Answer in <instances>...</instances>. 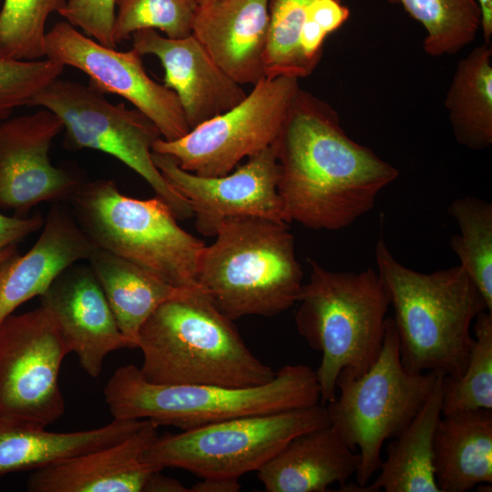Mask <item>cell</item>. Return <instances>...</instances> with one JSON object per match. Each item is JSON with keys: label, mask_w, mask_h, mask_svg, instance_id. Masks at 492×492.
I'll return each mask as SVG.
<instances>
[{"label": "cell", "mask_w": 492, "mask_h": 492, "mask_svg": "<svg viewBox=\"0 0 492 492\" xmlns=\"http://www.w3.org/2000/svg\"><path fill=\"white\" fill-rule=\"evenodd\" d=\"M69 353L84 371L97 377L105 358L132 343L120 332L110 306L88 265H71L40 297Z\"/></svg>", "instance_id": "obj_16"}, {"label": "cell", "mask_w": 492, "mask_h": 492, "mask_svg": "<svg viewBox=\"0 0 492 492\" xmlns=\"http://www.w3.org/2000/svg\"><path fill=\"white\" fill-rule=\"evenodd\" d=\"M30 107H41L57 116L68 149H89L113 156L142 177L178 220L193 217L187 200L153 161L152 147L161 134L143 113L122 103L112 104L89 85L59 77L41 90Z\"/></svg>", "instance_id": "obj_10"}, {"label": "cell", "mask_w": 492, "mask_h": 492, "mask_svg": "<svg viewBox=\"0 0 492 492\" xmlns=\"http://www.w3.org/2000/svg\"><path fill=\"white\" fill-rule=\"evenodd\" d=\"M117 0H67L58 12L67 22L99 44L116 48L112 31Z\"/></svg>", "instance_id": "obj_34"}, {"label": "cell", "mask_w": 492, "mask_h": 492, "mask_svg": "<svg viewBox=\"0 0 492 492\" xmlns=\"http://www.w3.org/2000/svg\"><path fill=\"white\" fill-rule=\"evenodd\" d=\"M399 4L425 30L424 51L454 55L471 44L481 27L477 0H388Z\"/></svg>", "instance_id": "obj_28"}, {"label": "cell", "mask_w": 492, "mask_h": 492, "mask_svg": "<svg viewBox=\"0 0 492 492\" xmlns=\"http://www.w3.org/2000/svg\"><path fill=\"white\" fill-rule=\"evenodd\" d=\"M149 419H116L101 427L56 433L0 419V477L36 470L96 450L132 435Z\"/></svg>", "instance_id": "obj_22"}, {"label": "cell", "mask_w": 492, "mask_h": 492, "mask_svg": "<svg viewBox=\"0 0 492 492\" xmlns=\"http://www.w3.org/2000/svg\"><path fill=\"white\" fill-rule=\"evenodd\" d=\"M138 348L139 372L153 384L249 387L276 374L200 286L159 305L142 325Z\"/></svg>", "instance_id": "obj_3"}, {"label": "cell", "mask_w": 492, "mask_h": 492, "mask_svg": "<svg viewBox=\"0 0 492 492\" xmlns=\"http://www.w3.org/2000/svg\"><path fill=\"white\" fill-rule=\"evenodd\" d=\"M443 378L438 374L425 402L387 447L370 492H439L434 470V441L442 416Z\"/></svg>", "instance_id": "obj_24"}, {"label": "cell", "mask_w": 492, "mask_h": 492, "mask_svg": "<svg viewBox=\"0 0 492 492\" xmlns=\"http://www.w3.org/2000/svg\"><path fill=\"white\" fill-rule=\"evenodd\" d=\"M95 248L76 219L54 206L30 250L0 264V324L24 302L41 297L66 269L87 261Z\"/></svg>", "instance_id": "obj_19"}, {"label": "cell", "mask_w": 492, "mask_h": 492, "mask_svg": "<svg viewBox=\"0 0 492 492\" xmlns=\"http://www.w3.org/2000/svg\"><path fill=\"white\" fill-rule=\"evenodd\" d=\"M159 472L151 475L144 487V492H190L179 480L162 476Z\"/></svg>", "instance_id": "obj_37"}, {"label": "cell", "mask_w": 492, "mask_h": 492, "mask_svg": "<svg viewBox=\"0 0 492 492\" xmlns=\"http://www.w3.org/2000/svg\"><path fill=\"white\" fill-rule=\"evenodd\" d=\"M87 261L103 290L120 332L134 348H138L142 325L156 309L191 289L174 287L139 266L98 247L93 250Z\"/></svg>", "instance_id": "obj_25"}, {"label": "cell", "mask_w": 492, "mask_h": 492, "mask_svg": "<svg viewBox=\"0 0 492 492\" xmlns=\"http://www.w3.org/2000/svg\"><path fill=\"white\" fill-rule=\"evenodd\" d=\"M360 455L330 425L289 441L258 471L268 492H325L356 473Z\"/></svg>", "instance_id": "obj_21"}, {"label": "cell", "mask_w": 492, "mask_h": 492, "mask_svg": "<svg viewBox=\"0 0 492 492\" xmlns=\"http://www.w3.org/2000/svg\"><path fill=\"white\" fill-rule=\"evenodd\" d=\"M481 9V27L484 43L492 46V0H477Z\"/></svg>", "instance_id": "obj_38"}, {"label": "cell", "mask_w": 492, "mask_h": 492, "mask_svg": "<svg viewBox=\"0 0 492 492\" xmlns=\"http://www.w3.org/2000/svg\"><path fill=\"white\" fill-rule=\"evenodd\" d=\"M439 492H466L492 484V409L442 415L434 441Z\"/></svg>", "instance_id": "obj_23"}, {"label": "cell", "mask_w": 492, "mask_h": 492, "mask_svg": "<svg viewBox=\"0 0 492 492\" xmlns=\"http://www.w3.org/2000/svg\"><path fill=\"white\" fill-rule=\"evenodd\" d=\"M300 88L295 77H264L239 104L179 138H159L152 151L172 157L199 176L226 175L243 159L272 146Z\"/></svg>", "instance_id": "obj_11"}, {"label": "cell", "mask_w": 492, "mask_h": 492, "mask_svg": "<svg viewBox=\"0 0 492 492\" xmlns=\"http://www.w3.org/2000/svg\"><path fill=\"white\" fill-rule=\"evenodd\" d=\"M44 222L38 214L31 217L7 216L0 212V253L41 229Z\"/></svg>", "instance_id": "obj_35"}, {"label": "cell", "mask_w": 492, "mask_h": 492, "mask_svg": "<svg viewBox=\"0 0 492 492\" xmlns=\"http://www.w3.org/2000/svg\"><path fill=\"white\" fill-rule=\"evenodd\" d=\"M241 488L239 478L210 477H201L189 488L190 492H238Z\"/></svg>", "instance_id": "obj_36"}, {"label": "cell", "mask_w": 492, "mask_h": 492, "mask_svg": "<svg viewBox=\"0 0 492 492\" xmlns=\"http://www.w3.org/2000/svg\"><path fill=\"white\" fill-rule=\"evenodd\" d=\"M46 56L82 71L99 92L129 101L157 126L163 139L174 140L190 130L177 95L148 75L135 49L105 46L60 21L46 33Z\"/></svg>", "instance_id": "obj_13"}, {"label": "cell", "mask_w": 492, "mask_h": 492, "mask_svg": "<svg viewBox=\"0 0 492 492\" xmlns=\"http://www.w3.org/2000/svg\"><path fill=\"white\" fill-rule=\"evenodd\" d=\"M75 219L92 243L178 288L199 286L204 242L183 230L159 197L123 194L110 179L82 182L72 197Z\"/></svg>", "instance_id": "obj_7"}, {"label": "cell", "mask_w": 492, "mask_h": 492, "mask_svg": "<svg viewBox=\"0 0 492 492\" xmlns=\"http://www.w3.org/2000/svg\"><path fill=\"white\" fill-rule=\"evenodd\" d=\"M104 396L113 418L149 419L181 431L321 404L315 371L302 364H287L271 381L249 387L153 384L127 364L108 379Z\"/></svg>", "instance_id": "obj_6"}, {"label": "cell", "mask_w": 492, "mask_h": 492, "mask_svg": "<svg viewBox=\"0 0 492 492\" xmlns=\"http://www.w3.org/2000/svg\"><path fill=\"white\" fill-rule=\"evenodd\" d=\"M330 425L325 405L232 418L158 436L144 460L200 477L258 471L295 436Z\"/></svg>", "instance_id": "obj_9"}, {"label": "cell", "mask_w": 492, "mask_h": 492, "mask_svg": "<svg viewBox=\"0 0 492 492\" xmlns=\"http://www.w3.org/2000/svg\"><path fill=\"white\" fill-rule=\"evenodd\" d=\"M159 425H146L115 444L36 469L26 488L31 492H140L159 466L144 460Z\"/></svg>", "instance_id": "obj_18"}, {"label": "cell", "mask_w": 492, "mask_h": 492, "mask_svg": "<svg viewBox=\"0 0 492 492\" xmlns=\"http://www.w3.org/2000/svg\"><path fill=\"white\" fill-rule=\"evenodd\" d=\"M199 6L196 0H117L113 40L118 45L142 29L186 37L192 34Z\"/></svg>", "instance_id": "obj_31"}, {"label": "cell", "mask_w": 492, "mask_h": 492, "mask_svg": "<svg viewBox=\"0 0 492 492\" xmlns=\"http://www.w3.org/2000/svg\"><path fill=\"white\" fill-rule=\"evenodd\" d=\"M438 374L412 372L404 365L394 320L387 318L383 344L372 366L358 377L338 375L339 395L326 409L330 425L351 448H358V485H367L378 471L384 442L398 436L415 417Z\"/></svg>", "instance_id": "obj_8"}, {"label": "cell", "mask_w": 492, "mask_h": 492, "mask_svg": "<svg viewBox=\"0 0 492 492\" xmlns=\"http://www.w3.org/2000/svg\"><path fill=\"white\" fill-rule=\"evenodd\" d=\"M310 275L300 290L295 313L298 333L322 354L315 371L320 403L336 397L340 374H364L377 358L390 306L377 271L333 272L308 260Z\"/></svg>", "instance_id": "obj_4"}, {"label": "cell", "mask_w": 492, "mask_h": 492, "mask_svg": "<svg viewBox=\"0 0 492 492\" xmlns=\"http://www.w3.org/2000/svg\"><path fill=\"white\" fill-rule=\"evenodd\" d=\"M65 67L49 58L16 60L0 56V121L20 107H30L34 97L59 77Z\"/></svg>", "instance_id": "obj_33"}, {"label": "cell", "mask_w": 492, "mask_h": 492, "mask_svg": "<svg viewBox=\"0 0 492 492\" xmlns=\"http://www.w3.org/2000/svg\"><path fill=\"white\" fill-rule=\"evenodd\" d=\"M447 211L459 228L450 247L492 313V204L464 196L454 200Z\"/></svg>", "instance_id": "obj_27"}, {"label": "cell", "mask_w": 492, "mask_h": 492, "mask_svg": "<svg viewBox=\"0 0 492 492\" xmlns=\"http://www.w3.org/2000/svg\"><path fill=\"white\" fill-rule=\"evenodd\" d=\"M131 38L140 56L159 59L164 85L177 95L190 129L231 109L247 95L192 34L169 38L157 30L142 29Z\"/></svg>", "instance_id": "obj_17"}, {"label": "cell", "mask_w": 492, "mask_h": 492, "mask_svg": "<svg viewBox=\"0 0 492 492\" xmlns=\"http://www.w3.org/2000/svg\"><path fill=\"white\" fill-rule=\"evenodd\" d=\"M62 129L46 108L0 123V208L25 216L37 204L72 197L82 182L49 158Z\"/></svg>", "instance_id": "obj_15"}, {"label": "cell", "mask_w": 492, "mask_h": 492, "mask_svg": "<svg viewBox=\"0 0 492 492\" xmlns=\"http://www.w3.org/2000/svg\"><path fill=\"white\" fill-rule=\"evenodd\" d=\"M445 107L457 143L471 150L492 144V46L474 47L460 59Z\"/></svg>", "instance_id": "obj_26"}, {"label": "cell", "mask_w": 492, "mask_h": 492, "mask_svg": "<svg viewBox=\"0 0 492 492\" xmlns=\"http://www.w3.org/2000/svg\"><path fill=\"white\" fill-rule=\"evenodd\" d=\"M67 0H4L0 9V56L38 60L46 56V24Z\"/></svg>", "instance_id": "obj_30"}, {"label": "cell", "mask_w": 492, "mask_h": 492, "mask_svg": "<svg viewBox=\"0 0 492 492\" xmlns=\"http://www.w3.org/2000/svg\"><path fill=\"white\" fill-rule=\"evenodd\" d=\"M69 354L41 305L0 324V419L46 428L65 412L58 384Z\"/></svg>", "instance_id": "obj_12"}, {"label": "cell", "mask_w": 492, "mask_h": 492, "mask_svg": "<svg viewBox=\"0 0 492 492\" xmlns=\"http://www.w3.org/2000/svg\"><path fill=\"white\" fill-rule=\"evenodd\" d=\"M152 159L165 179L187 200L196 229L204 236H215L221 222L234 217L255 216L286 222L278 192L280 166L272 146L219 177L184 170L166 154L152 151Z\"/></svg>", "instance_id": "obj_14"}, {"label": "cell", "mask_w": 492, "mask_h": 492, "mask_svg": "<svg viewBox=\"0 0 492 492\" xmlns=\"http://www.w3.org/2000/svg\"><path fill=\"white\" fill-rule=\"evenodd\" d=\"M205 246L197 282L232 322L244 316H274L296 303L302 270L288 223L262 217L223 220Z\"/></svg>", "instance_id": "obj_5"}, {"label": "cell", "mask_w": 492, "mask_h": 492, "mask_svg": "<svg viewBox=\"0 0 492 492\" xmlns=\"http://www.w3.org/2000/svg\"><path fill=\"white\" fill-rule=\"evenodd\" d=\"M472 327L474 341L464 372L443 378L442 415L492 409V313H480Z\"/></svg>", "instance_id": "obj_29"}, {"label": "cell", "mask_w": 492, "mask_h": 492, "mask_svg": "<svg viewBox=\"0 0 492 492\" xmlns=\"http://www.w3.org/2000/svg\"><path fill=\"white\" fill-rule=\"evenodd\" d=\"M374 252L394 309L404 365L415 373L460 376L474 341L473 323L488 311L475 283L460 264L431 273L407 268L382 237Z\"/></svg>", "instance_id": "obj_2"}, {"label": "cell", "mask_w": 492, "mask_h": 492, "mask_svg": "<svg viewBox=\"0 0 492 492\" xmlns=\"http://www.w3.org/2000/svg\"><path fill=\"white\" fill-rule=\"evenodd\" d=\"M287 223L338 231L370 211L399 170L353 140L325 100L300 88L272 144Z\"/></svg>", "instance_id": "obj_1"}, {"label": "cell", "mask_w": 492, "mask_h": 492, "mask_svg": "<svg viewBox=\"0 0 492 492\" xmlns=\"http://www.w3.org/2000/svg\"><path fill=\"white\" fill-rule=\"evenodd\" d=\"M269 0H217L200 5L192 35L216 64L240 85L265 77Z\"/></svg>", "instance_id": "obj_20"}, {"label": "cell", "mask_w": 492, "mask_h": 492, "mask_svg": "<svg viewBox=\"0 0 492 492\" xmlns=\"http://www.w3.org/2000/svg\"><path fill=\"white\" fill-rule=\"evenodd\" d=\"M16 252L15 246H12L0 253V264Z\"/></svg>", "instance_id": "obj_39"}, {"label": "cell", "mask_w": 492, "mask_h": 492, "mask_svg": "<svg viewBox=\"0 0 492 492\" xmlns=\"http://www.w3.org/2000/svg\"><path fill=\"white\" fill-rule=\"evenodd\" d=\"M313 1L269 0L265 77L286 76L300 79L310 76L299 48V36Z\"/></svg>", "instance_id": "obj_32"}, {"label": "cell", "mask_w": 492, "mask_h": 492, "mask_svg": "<svg viewBox=\"0 0 492 492\" xmlns=\"http://www.w3.org/2000/svg\"><path fill=\"white\" fill-rule=\"evenodd\" d=\"M217 0H196V2L199 4V5H209V4H211L213 2H215Z\"/></svg>", "instance_id": "obj_40"}]
</instances>
